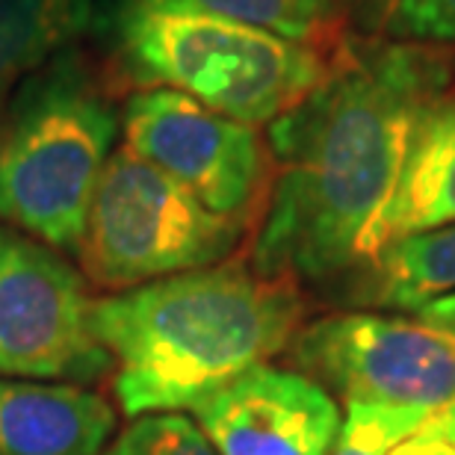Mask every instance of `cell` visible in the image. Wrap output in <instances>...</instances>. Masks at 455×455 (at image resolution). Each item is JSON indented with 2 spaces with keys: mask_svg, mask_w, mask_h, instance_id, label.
Returning <instances> with one entry per match:
<instances>
[{
  "mask_svg": "<svg viewBox=\"0 0 455 455\" xmlns=\"http://www.w3.org/2000/svg\"><path fill=\"white\" fill-rule=\"evenodd\" d=\"M443 84L447 66L435 53L379 44L272 122L278 180L254 243L260 275L325 281L361 260V240L394 196L417 118Z\"/></svg>",
  "mask_w": 455,
  "mask_h": 455,
  "instance_id": "obj_1",
  "label": "cell"
},
{
  "mask_svg": "<svg viewBox=\"0 0 455 455\" xmlns=\"http://www.w3.org/2000/svg\"><path fill=\"white\" fill-rule=\"evenodd\" d=\"M302 307L284 278L207 267L95 299L92 334L113 361L127 417L175 414L267 363Z\"/></svg>",
  "mask_w": 455,
  "mask_h": 455,
  "instance_id": "obj_2",
  "label": "cell"
},
{
  "mask_svg": "<svg viewBox=\"0 0 455 455\" xmlns=\"http://www.w3.org/2000/svg\"><path fill=\"white\" fill-rule=\"evenodd\" d=\"M116 53L145 89H172L243 124H272L325 80L314 48L260 27L124 0Z\"/></svg>",
  "mask_w": 455,
  "mask_h": 455,
  "instance_id": "obj_3",
  "label": "cell"
},
{
  "mask_svg": "<svg viewBox=\"0 0 455 455\" xmlns=\"http://www.w3.org/2000/svg\"><path fill=\"white\" fill-rule=\"evenodd\" d=\"M118 116L77 57L62 53L0 122V225L77 251Z\"/></svg>",
  "mask_w": 455,
  "mask_h": 455,
  "instance_id": "obj_4",
  "label": "cell"
},
{
  "mask_svg": "<svg viewBox=\"0 0 455 455\" xmlns=\"http://www.w3.org/2000/svg\"><path fill=\"white\" fill-rule=\"evenodd\" d=\"M243 236V220L213 213L127 145L116 148L98 178L77 258L104 290L207 269L225 260Z\"/></svg>",
  "mask_w": 455,
  "mask_h": 455,
  "instance_id": "obj_5",
  "label": "cell"
},
{
  "mask_svg": "<svg viewBox=\"0 0 455 455\" xmlns=\"http://www.w3.org/2000/svg\"><path fill=\"white\" fill-rule=\"evenodd\" d=\"M86 278L57 249L0 225V379L89 385L113 370Z\"/></svg>",
  "mask_w": 455,
  "mask_h": 455,
  "instance_id": "obj_6",
  "label": "cell"
},
{
  "mask_svg": "<svg viewBox=\"0 0 455 455\" xmlns=\"http://www.w3.org/2000/svg\"><path fill=\"white\" fill-rule=\"evenodd\" d=\"M296 361L349 405L435 417L455 403V343L426 323L372 314L329 316L299 338Z\"/></svg>",
  "mask_w": 455,
  "mask_h": 455,
  "instance_id": "obj_7",
  "label": "cell"
},
{
  "mask_svg": "<svg viewBox=\"0 0 455 455\" xmlns=\"http://www.w3.org/2000/svg\"><path fill=\"white\" fill-rule=\"evenodd\" d=\"M122 131L127 148L213 213L243 220L251 211L267 175V148L251 124L172 89H142L124 104Z\"/></svg>",
  "mask_w": 455,
  "mask_h": 455,
  "instance_id": "obj_8",
  "label": "cell"
},
{
  "mask_svg": "<svg viewBox=\"0 0 455 455\" xmlns=\"http://www.w3.org/2000/svg\"><path fill=\"white\" fill-rule=\"evenodd\" d=\"M220 455H331L340 408L314 379L269 367L249 370L193 408Z\"/></svg>",
  "mask_w": 455,
  "mask_h": 455,
  "instance_id": "obj_9",
  "label": "cell"
},
{
  "mask_svg": "<svg viewBox=\"0 0 455 455\" xmlns=\"http://www.w3.org/2000/svg\"><path fill=\"white\" fill-rule=\"evenodd\" d=\"M455 222V92L435 95L417 118L396 189L361 240V260L390 243Z\"/></svg>",
  "mask_w": 455,
  "mask_h": 455,
  "instance_id": "obj_10",
  "label": "cell"
},
{
  "mask_svg": "<svg viewBox=\"0 0 455 455\" xmlns=\"http://www.w3.org/2000/svg\"><path fill=\"white\" fill-rule=\"evenodd\" d=\"M113 432V405L92 390L0 379V455H101Z\"/></svg>",
  "mask_w": 455,
  "mask_h": 455,
  "instance_id": "obj_11",
  "label": "cell"
},
{
  "mask_svg": "<svg viewBox=\"0 0 455 455\" xmlns=\"http://www.w3.org/2000/svg\"><path fill=\"white\" fill-rule=\"evenodd\" d=\"M92 21V0H0V107L24 77L77 42Z\"/></svg>",
  "mask_w": 455,
  "mask_h": 455,
  "instance_id": "obj_12",
  "label": "cell"
},
{
  "mask_svg": "<svg viewBox=\"0 0 455 455\" xmlns=\"http://www.w3.org/2000/svg\"><path fill=\"white\" fill-rule=\"evenodd\" d=\"M455 293V222L405 236L372 258L367 299L390 307H423Z\"/></svg>",
  "mask_w": 455,
  "mask_h": 455,
  "instance_id": "obj_13",
  "label": "cell"
},
{
  "mask_svg": "<svg viewBox=\"0 0 455 455\" xmlns=\"http://www.w3.org/2000/svg\"><path fill=\"white\" fill-rule=\"evenodd\" d=\"M140 4L220 15L228 21L251 24L284 36V39L307 44V48H314V42H320L331 30L334 15H338L334 0H140Z\"/></svg>",
  "mask_w": 455,
  "mask_h": 455,
  "instance_id": "obj_14",
  "label": "cell"
},
{
  "mask_svg": "<svg viewBox=\"0 0 455 455\" xmlns=\"http://www.w3.org/2000/svg\"><path fill=\"white\" fill-rule=\"evenodd\" d=\"M349 6L372 33L399 42L455 44V0H349Z\"/></svg>",
  "mask_w": 455,
  "mask_h": 455,
  "instance_id": "obj_15",
  "label": "cell"
},
{
  "mask_svg": "<svg viewBox=\"0 0 455 455\" xmlns=\"http://www.w3.org/2000/svg\"><path fill=\"white\" fill-rule=\"evenodd\" d=\"M101 455H220L184 414H145L127 426Z\"/></svg>",
  "mask_w": 455,
  "mask_h": 455,
  "instance_id": "obj_16",
  "label": "cell"
},
{
  "mask_svg": "<svg viewBox=\"0 0 455 455\" xmlns=\"http://www.w3.org/2000/svg\"><path fill=\"white\" fill-rule=\"evenodd\" d=\"M426 420H429L426 414L399 411V408L349 405L331 455H387L399 441L420 429Z\"/></svg>",
  "mask_w": 455,
  "mask_h": 455,
  "instance_id": "obj_17",
  "label": "cell"
},
{
  "mask_svg": "<svg viewBox=\"0 0 455 455\" xmlns=\"http://www.w3.org/2000/svg\"><path fill=\"white\" fill-rule=\"evenodd\" d=\"M417 316H420V323L438 329L455 343V293L438 296L432 302H426L423 307H417Z\"/></svg>",
  "mask_w": 455,
  "mask_h": 455,
  "instance_id": "obj_18",
  "label": "cell"
},
{
  "mask_svg": "<svg viewBox=\"0 0 455 455\" xmlns=\"http://www.w3.org/2000/svg\"><path fill=\"white\" fill-rule=\"evenodd\" d=\"M432 423H435V429H438L443 438L450 441V447L455 450V403L450 408H443L441 414H435Z\"/></svg>",
  "mask_w": 455,
  "mask_h": 455,
  "instance_id": "obj_19",
  "label": "cell"
}]
</instances>
